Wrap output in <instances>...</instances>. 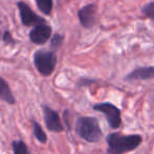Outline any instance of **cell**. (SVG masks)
Returning a JSON list of instances; mask_svg holds the SVG:
<instances>
[{
    "label": "cell",
    "mask_w": 154,
    "mask_h": 154,
    "mask_svg": "<svg viewBox=\"0 0 154 154\" xmlns=\"http://www.w3.org/2000/svg\"><path fill=\"white\" fill-rule=\"evenodd\" d=\"M154 79V66H138L132 72L126 75L125 80L127 82H136V80H149Z\"/></svg>",
    "instance_id": "9"
},
{
    "label": "cell",
    "mask_w": 154,
    "mask_h": 154,
    "mask_svg": "<svg viewBox=\"0 0 154 154\" xmlns=\"http://www.w3.org/2000/svg\"><path fill=\"white\" fill-rule=\"evenodd\" d=\"M63 119L66 122V126L68 127V130L71 129V124H70V112L69 110H64L63 111Z\"/></svg>",
    "instance_id": "18"
},
{
    "label": "cell",
    "mask_w": 154,
    "mask_h": 154,
    "mask_svg": "<svg viewBox=\"0 0 154 154\" xmlns=\"http://www.w3.org/2000/svg\"><path fill=\"white\" fill-rule=\"evenodd\" d=\"M53 36V29L49 24H39L31 30L29 34L31 42L35 45H45L47 41H49Z\"/></svg>",
    "instance_id": "7"
},
{
    "label": "cell",
    "mask_w": 154,
    "mask_h": 154,
    "mask_svg": "<svg viewBox=\"0 0 154 154\" xmlns=\"http://www.w3.org/2000/svg\"><path fill=\"white\" fill-rule=\"evenodd\" d=\"M12 149L14 154H31L29 147L23 140H14L12 143Z\"/></svg>",
    "instance_id": "13"
},
{
    "label": "cell",
    "mask_w": 154,
    "mask_h": 154,
    "mask_svg": "<svg viewBox=\"0 0 154 154\" xmlns=\"http://www.w3.org/2000/svg\"><path fill=\"white\" fill-rule=\"evenodd\" d=\"M141 13L147 18H149V19L154 21V1H151V2L143 5L141 8Z\"/></svg>",
    "instance_id": "15"
},
{
    "label": "cell",
    "mask_w": 154,
    "mask_h": 154,
    "mask_svg": "<svg viewBox=\"0 0 154 154\" xmlns=\"http://www.w3.org/2000/svg\"><path fill=\"white\" fill-rule=\"evenodd\" d=\"M43 113V119H45V127L49 131L54 133H60L64 130V127L62 125L61 118H60L58 112L50 108L49 106H41Z\"/></svg>",
    "instance_id": "6"
},
{
    "label": "cell",
    "mask_w": 154,
    "mask_h": 154,
    "mask_svg": "<svg viewBox=\"0 0 154 154\" xmlns=\"http://www.w3.org/2000/svg\"><path fill=\"white\" fill-rule=\"evenodd\" d=\"M0 98L9 105H14L16 103L15 96L12 93L9 84L3 77H0Z\"/></svg>",
    "instance_id": "10"
},
{
    "label": "cell",
    "mask_w": 154,
    "mask_h": 154,
    "mask_svg": "<svg viewBox=\"0 0 154 154\" xmlns=\"http://www.w3.org/2000/svg\"><path fill=\"white\" fill-rule=\"evenodd\" d=\"M32 122V126H33V134L34 136L36 137V139L41 143H45L48 141V136L45 134V132L43 131L42 127L40 126L38 122H36L35 119L31 120Z\"/></svg>",
    "instance_id": "11"
},
{
    "label": "cell",
    "mask_w": 154,
    "mask_h": 154,
    "mask_svg": "<svg viewBox=\"0 0 154 154\" xmlns=\"http://www.w3.org/2000/svg\"><path fill=\"white\" fill-rule=\"evenodd\" d=\"M93 82H95L94 79H88V78H80L79 82H77V86H78V87H85V86H89V85H92Z\"/></svg>",
    "instance_id": "17"
},
{
    "label": "cell",
    "mask_w": 154,
    "mask_h": 154,
    "mask_svg": "<svg viewBox=\"0 0 154 154\" xmlns=\"http://www.w3.org/2000/svg\"><path fill=\"white\" fill-rule=\"evenodd\" d=\"M93 110L100 112L107 118L108 125L112 129H118L122 126V111L111 103H100L93 106Z\"/></svg>",
    "instance_id": "4"
},
{
    "label": "cell",
    "mask_w": 154,
    "mask_h": 154,
    "mask_svg": "<svg viewBox=\"0 0 154 154\" xmlns=\"http://www.w3.org/2000/svg\"><path fill=\"white\" fill-rule=\"evenodd\" d=\"M64 37L63 35H60L59 33H55L53 34L50 41V48H51V51L56 52L57 50H59L61 48V45H63Z\"/></svg>",
    "instance_id": "14"
},
{
    "label": "cell",
    "mask_w": 154,
    "mask_h": 154,
    "mask_svg": "<svg viewBox=\"0 0 154 154\" xmlns=\"http://www.w3.org/2000/svg\"><path fill=\"white\" fill-rule=\"evenodd\" d=\"M38 10L42 14L50 16L53 11V0H35Z\"/></svg>",
    "instance_id": "12"
},
{
    "label": "cell",
    "mask_w": 154,
    "mask_h": 154,
    "mask_svg": "<svg viewBox=\"0 0 154 154\" xmlns=\"http://www.w3.org/2000/svg\"><path fill=\"white\" fill-rule=\"evenodd\" d=\"M106 141L108 145L107 154H125L136 149L143 143V136L139 134L122 135L114 132L108 135Z\"/></svg>",
    "instance_id": "1"
},
{
    "label": "cell",
    "mask_w": 154,
    "mask_h": 154,
    "mask_svg": "<svg viewBox=\"0 0 154 154\" xmlns=\"http://www.w3.org/2000/svg\"><path fill=\"white\" fill-rule=\"evenodd\" d=\"M96 5L90 3L87 5L85 7H82V9L78 10L77 12V16H78V20H79L80 24L84 26L85 29H91L93 28L96 20Z\"/></svg>",
    "instance_id": "8"
},
{
    "label": "cell",
    "mask_w": 154,
    "mask_h": 154,
    "mask_svg": "<svg viewBox=\"0 0 154 154\" xmlns=\"http://www.w3.org/2000/svg\"><path fill=\"white\" fill-rule=\"evenodd\" d=\"M75 132L80 138L88 143H98L103 137V131L96 117L82 116L75 122Z\"/></svg>",
    "instance_id": "2"
},
{
    "label": "cell",
    "mask_w": 154,
    "mask_h": 154,
    "mask_svg": "<svg viewBox=\"0 0 154 154\" xmlns=\"http://www.w3.org/2000/svg\"><path fill=\"white\" fill-rule=\"evenodd\" d=\"M17 8L19 11L20 20L24 26H36L39 24H47V20L45 18L38 16L28 3L23 1H18Z\"/></svg>",
    "instance_id": "5"
},
{
    "label": "cell",
    "mask_w": 154,
    "mask_h": 154,
    "mask_svg": "<svg viewBox=\"0 0 154 154\" xmlns=\"http://www.w3.org/2000/svg\"><path fill=\"white\" fill-rule=\"evenodd\" d=\"M2 41L5 43V45H15L17 43V40H15L12 35V33L10 31H5L2 34Z\"/></svg>",
    "instance_id": "16"
},
{
    "label": "cell",
    "mask_w": 154,
    "mask_h": 154,
    "mask_svg": "<svg viewBox=\"0 0 154 154\" xmlns=\"http://www.w3.org/2000/svg\"><path fill=\"white\" fill-rule=\"evenodd\" d=\"M33 62L39 74L48 77L53 74L55 71L57 64V56L53 51L37 50L33 54Z\"/></svg>",
    "instance_id": "3"
}]
</instances>
